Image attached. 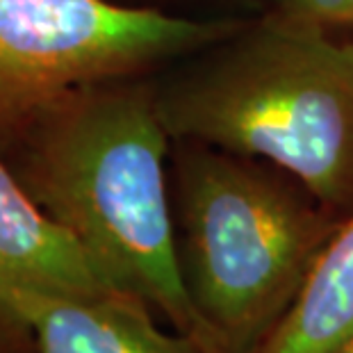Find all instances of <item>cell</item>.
Returning <instances> with one entry per match:
<instances>
[{
  "mask_svg": "<svg viewBox=\"0 0 353 353\" xmlns=\"http://www.w3.org/2000/svg\"><path fill=\"white\" fill-rule=\"evenodd\" d=\"M155 85L174 141L267 162L326 210H353V34L272 12Z\"/></svg>",
  "mask_w": 353,
  "mask_h": 353,
  "instance_id": "2",
  "label": "cell"
},
{
  "mask_svg": "<svg viewBox=\"0 0 353 353\" xmlns=\"http://www.w3.org/2000/svg\"><path fill=\"white\" fill-rule=\"evenodd\" d=\"M14 312L32 333L37 353H212L190 335L157 328L151 305L125 292H21Z\"/></svg>",
  "mask_w": 353,
  "mask_h": 353,
  "instance_id": "6",
  "label": "cell"
},
{
  "mask_svg": "<svg viewBox=\"0 0 353 353\" xmlns=\"http://www.w3.org/2000/svg\"><path fill=\"white\" fill-rule=\"evenodd\" d=\"M21 292L92 296L117 290L76 239L28 196L0 155V328L37 347L14 312V296Z\"/></svg>",
  "mask_w": 353,
  "mask_h": 353,
  "instance_id": "5",
  "label": "cell"
},
{
  "mask_svg": "<svg viewBox=\"0 0 353 353\" xmlns=\"http://www.w3.org/2000/svg\"><path fill=\"white\" fill-rule=\"evenodd\" d=\"M337 353H353V337H351V340H349L347 344H344V347H342L340 351H337Z\"/></svg>",
  "mask_w": 353,
  "mask_h": 353,
  "instance_id": "10",
  "label": "cell"
},
{
  "mask_svg": "<svg viewBox=\"0 0 353 353\" xmlns=\"http://www.w3.org/2000/svg\"><path fill=\"white\" fill-rule=\"evenodd\" d=\"M178 258L219 353H260L340 221L258 160L176 141Z\"/></svg>",
  "mask_w": 353,
  "mask_h": 353,
  "instance_id": "3",
  "label": "cell"
},
{
  "mask_svg": "<svg viewBox=\"0 0 353 353\" xmlns=\"http://www.w3.org/2000/svg\"><path fill=\"white\" fill-rule=\"evenodd\" d=\"M274 10L326 30H353V0H274Z\"/></svg>",
  "mask_w": 353,
  "mask_h": 353,
  "instance_id": "8",
  "label": "cell"
},
{
  "mask_svg": "<svg viewBox=\"0 0 353 353\" xmlns=\"http://www.w3.org/2000/svg\"><path fill=\"white\" fill-rule=\"evenodd\" d=\"M353 337V210L260 353H337Z\"/></svg>",
  "mask_w": 353,
  "mask_h": 353,
  "instance_id": "7",
  "label": "cell"
},
{
  "mask_svg": "<svg viewBox=\"0 0 353 353\" xmlns=\"http://www.w3.org/2000/svg\"><path fill=\"white\" fill-rule=\"evenodd\" d=\"M171 141L155 85L130 78L66 94L3 157L110 288L141 299L174 330L219 353L180 269L167 185Z\"/></svg>",
  "mask_w": 353,
  "mask_h": 353,
  "instance_id": "1",
  "label": "cell"
},
{
  "mask_svg": "<svg viewBox=\"0 0 353 353\" xmlns=\"http://www.w3.org/2000/svg\"><path fill=\"white\" fill-rule=\"evenodd\" d=\"M0 353H37V347L17 340V337H12L0 328Z\"/></svg>",
  "mask_w": 353,
  "mask_h": 353,
  "instance_id": "9",
  "label": "cell"
},
{
  "mask_svg": "<svg viewBox=\"0 0 353 353\" xmlns=\"http://www.w3.org/2000/svg\"><path fill=\"white\" fill-rule=\"evenodd\" d=\"M237 26L112 0H0V155L66 94L141 78Z\"/></svg>",
  "mask_w": 353,
  "mask_h": 353,
  "instance_id": "4",
  "label": "cell"
}]
</instances>
